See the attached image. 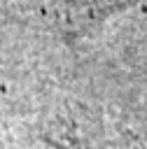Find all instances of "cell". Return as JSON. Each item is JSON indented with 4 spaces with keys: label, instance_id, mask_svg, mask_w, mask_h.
I'll return each instance as SVG.
<instances>
[{
    "label": "cell",
    "instance_id": "1",
    "mask_svg": "<svg viewBox=\"0 0 147 149\" xmlns=\"http://www.w3.org/2000/svg\"><path fill=\"white\" fill-rule=\"evenodd\" d=\"M135 2H140V0H105L103 7H100V12L110 14V12H117V9H126V7L135 5Z\"/></svg>",
    "mask_w": 147,
    "mask_h": 149
}]
</instances>
